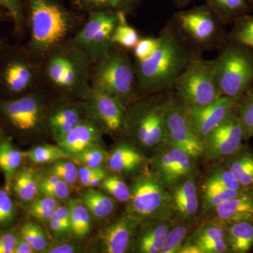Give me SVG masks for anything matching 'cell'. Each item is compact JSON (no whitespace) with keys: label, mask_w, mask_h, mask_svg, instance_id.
Here are the masks:
<instances>
[{"label":"cell","mask_w":253,"mask_h":253,"mask_svg":"<svg viewBox=\"0 0 253 253\" xmlns=\"http://www.w3.org/2000/svg\"><path fill=\"white\" fill-rule=\"evenodd\" d=\"M29 39L25 46L41 63L59 46L71 41L86 14L68 8L63 0H23Z\"/></svg>","instance_id":"1"},{"label":"cell","mask_w":253,"mask_h":253,"mask_svg":"<svg viewBox=\"0 0 253 253\" xmlns=\"http://www.w3.org/2000/svg\"><path fill=\"white\" fill-rule=\"evenodd\" d=\"M158 45L149 57L134 61L138 95L159 94L174 89L176 79L197 54L176 31L172 21L160 32Z\"/></svg>","instance_id":"2"},{"label":"cell","mask_w":253,"mask_h":253,"mask_svg":"<svg viewBox=\"0 0 253 253\" xmlns=\"http://www.w3.org/2000/svg\"><path fill=\"white\" fill-rule=\"evenodd\" d=\"M93 63L71 41L59 46L41 64L43 85L66 96L84 100L91 91Z\"/></svg>","instance_id":"3"},{"label":"cell","mask_w":253,"mask_h":253,"mask_svg":"<svg viewBox=\"0 0 253 253\" xmlns=\"http://www.w3.org/2000/svg\"><path fill=\"white\" fill-rule=\"evenodd\" d=\"M126 51L113 45L93 65L90 79L92 89L111 95L126 107L138 96L134 61Z\"/></svg>","instance_id":"4"},{"label":"cell","mask_w":253,"mask_h":253,"mask_svg":"<svg viewBox=\"0 0 253 253\" xmlns=\"http://www.w3.org/2000/svg\"><path fill=\"white\" fill-rule=\"evenodd\" d=\"M42 85L41 63L25 45L6 42L0 52V99L20 97Z\"/></svg>","instance_id":"5"},{"label":"cell","mask_w":253,"mask_h":253,"mask_svg":"<svg viewBox=\"0 0 253 253\" xmlns=\"http://www.w3.org/2000/svg\"><path fill=\"white\" fill-rule=\"evenodd\" d=\"M213 61L219 94L238 102L253 82V49L228 41Z\"/></svg>","instance_id":"6"},{"label":"cell","mask_w":253,"mask_h":253,"mask_svg":"<svg viewBox=\"0 0 253 253\" xmlns=\"http://www.w3.org/2000/svg\"><path fill=\"white\" fill-rule=\"evenodd\" d=\"M130 199L125 215L139 223L174 217L172 196L169 189L158 180L149 168L136 176L130 186Z\"/></svg>","instance_id":"7"},{"label":"cell","mask_w":253,"mask_h":253,"mask_svg":"<svg viewBox=\"0 0 253 253\" xmlns=\"http://www.w3.org/2000/svg\"><path fill=\"white\" fill-rule=\"evenodd\" d=\"M171 21L184 41L200 54L221 49L226 43L224 23L206 4L177 11Z\"/></svg>","instance_id":"8"},{"label":"cell","mask_w":253,"mask_h":253,"mask_svg":"<svg viewBox=\"0 0 253 253\" xmlns=\"http://www.w3.org/2000/svg\"><path fill=\"white\" fill-rule=\"evenodd\" d=\"M167 96H145L126 106V132L144 149H156L166 141L164 120Z\"/></svg>","instance_id":"9"},{"label":"cell","mask_w":253,"mask_h":253,"mask_svg":"<svg viewBox=\"0 0 253 253\" xmlns=\"http://www.w3.org/2000/svg\"><path fill=\"white\" fill-rule=\"evenodd\" d=\"M173 90L187 108L206 106L220 97L213 60L195 55L176 79Z\"/></svg>","instance_id":"10"},{"label":"cell","mask_w":253,"mask_h":253,"mask_svg":"<svg viewBox=\"0 0 253 253\" xmlns=\"http://www.w3.org/2000/svg\"><path fill=\"white\" fill-rule=\"evenodd\" d=\"M42 86L15 99H0V123L4 129L28 135L46 126L48 106Z\"/></svg>","instance_id":"11"},{"label":"cell","mask_w":253,"mask_h":253,"mask_svg":"<svg viewBox=\"0 0 253 253\" xmlns=\"http://www.w3.org/2000/svg\"><path fill=\"white\" fill-rule=\"evenodd\" d=\"M122 14L124 13H87L83 26L71 40L75 45L87 55L93 64L99 61L113 46V33Z\"/></svg>","instance_id":"12"},{"label":"cell","mask_w":253,"mask_h":253,"mask_svg":"<svg viewBox=\"0 0 253 253\" xmlns=\"http://www.w3.org/2000/svg\"><path fill=\"white\" fill-rule=\"evenodd\" d=\"M164 130L165 143L182 149L196 159L202 157L204 142L193 129L186 106L175 93L167 96Z\"/></svg>","instance_id":"13"},{"label":"cell","mask_w":253,"mask_h":253,"mask_svg":"<svg viewBox=\"0 0 253 253\" xmlns=\"http://www.w3.org/2000/svg\"><path fill=\"white\" fill-rule=\"evenodd\" d=\"M196 160L182 149L163 143L154 149L149 168L158 180L169 190L194 174Z\"/></svg>","instance_id":"14"},{"label":"cell","mask_w":253,"mask_h":253,"mask_svg":"<svg viewBox=\"0 0 253 253\" xmlns=\"http://www.w3.org/2000/svg\"><path fill=\"white\" fill-rule=\"evenodd\" d=\"M84 102L87 117L92 119L102 130L126 132V107L119 100L91 88Z\"/></svg>","instance_id":"15"},{"label":"cell","mask_w":253,"mask_h":253,"mask_svg":"<svg viewBox=\"0 0 253 253\" xmlns=\"http://www.w3.org/2000/svg\"><path fill=\"white\" fill-rule=\"evenodd\" d=\"M243 139L244 131L235 110L204 138L202 156L208 161L226 159L241 149Z\"/></svg>","instance_id":"16"},{"label":"cell","mask_w":253,"mask_h":253,"mask_svg":"<svg viewBox=\"0 0 253 253\" xmlns=\"http://www.w3.org/2000/svg\"><path fill=\"white\" fill-rule=\"evenodd\" d=\"M237 102L221 96L217 100L199 107H186L188 117L196 135L201 140L226 121L236 110Z\"/></svg>","instance_id":"17"},{"label":"cell","mask_w":253,"mask_h":253,"mask_svg":"<svg viewBox=\"0 0 253 253\" xmlns=\"http://www.w3.org/2000/svg\"><path fill=\"white\" fill-rule=\"evenodd\" d=\"M86 117L84 100L80 104L59 101L51 109L48 107L46 126L59 141Z\"/></svg>","instance_id":"18"},{"label":"cell","mask_w":253,"mask_h":253,"mask_svg":"<svg viewBox=\"0 0 253 253\" xmlns=\"http://www.w3.org/2000/svg\"><path fill=\"white\" fill-rule=\"evenodd\" d=\"M140 223L124 215L106 226L99 233L103 252L125 253L130 249Z\"/></svg>","instance_id":"19"},{"label":"cell","mask_w":253,"mask_h":253,"mask_svg":"<svg viewBox=\"0 0 253 253\" xmlns=\"http://www.w3.org/2000/svg\"><path fill=\"white\" fill-rule=\"evenodd\" d=\"M172 212L178 220L194 221L200 207V195L196 175L191 174L169 190Z\"/></svg>","instance_id":"20"},{"label":"cell","mask_w":253,"mask_h":253,"mask_svg":"<svg viewBox=\"0 0 253 253\" xmlns=\"http://www.w3.org/2000/svg\"><path fill=\"white\" fill-rule=\"evenodd\" d=\"M177 219L163 218L141 223L133 241L137 253H160L171 228Z\"/></svg>","instance_id":"21"},{"label":"cell","mask_w":253,"mask_h":253,"mask_svg":"<svg viewBox=\"0 0 253 253\" xmlns=\"http://www.w3.org/2000/svg\"><path fill=\"white\" fill-rule=\"evenodd\" d=\"M186 241L192 243L202 253H227L225 224L221 221L206 219L192 231Z\"/></svg>","instance_id":"22"},{"label":"cell","mask_w":253,"mask_h":253,"mask_svg":"<svg viewBox=\"0 0 253 253\" xmlns=\"http://www.w3.org/2000/svg\"><path fill=\"white\" fill-rule=\"evenodd\" d=\"M102 131L92 119L86 117L63 139L57 141L58 144L68 156H75L87 148L98 146Z\"/></svg>","instance_id":"23"},{"label":"cell","mask_w":253,"mask_h":253,"mask_svg":"<svg viewBox=\"0 0 253 253\" xmlns=\"http://www.w3.org/2000/svg\"><path fill=\"white\" fill-rule=\"evenodd\" d=\"M207 219L228 224L253 221V190H244L210 212Z\"/></svg>","instance_id":"24"},{"label":"cell","mask_w":253,"mask_h":253,"mask_svg":"<svg viewBox=\"0 0 253 253\" xmlns=\"http://www.w3.org/2000/svg\"><path fill=\"white\" fill-rule=\"evenodd\" d=\"M149 162L139 150L129 144L118 145L108 156L110 170L118 174H130L142 171Z\"/></svg>","instance_id":"25"},{"label":"cell","mask_w":253,"mask_h":253,"mask_svg":"<svg viewBox=\"0 0 253 253\" xmlns=\"http://www.w3.org/2000/svg\"><path fill=\"white\" fill-rule=\"evenodd\" d=\"M142 0H71V7L83 14L92 11H111L132 14Z\"/></svg>","instance_id":"26"},{"label":"cell","mask_w":253,"mask_h":253,"mask_svg":"<svg viewBox=\"0 0 253 253\" xmlns=\"http://www.w3.org/2000/svg\"><path fill=\"white\" fill-rule=\"evenodd\" d=\"M24 153L14 146L9 137H4L0 141V172L4 175V189L11 192V184L15 174L21 168Z\"/></svg>","instance_id":"27"},{"label":"cell","mask_w":253,"mask_h":253,"mask_svg":"<svg viewBox=\"0 0 253 253\" xmlns=\"http://www.w3.org/2000/svg\"><path fill=\"white\" fill-rule=\"evenodd\" d=\"M225 224L229 252L246 253L253 247V221H241Z\"/></svg>","instance_id":"28"},{"label":"cell","mask_w":253,"mask_h":253,"mask_svg":"<svg viewBox=\"0 0 253 253\" xmlns=\"http://www.w3.org/2000/svg\"><path fill=\"white\" fill-rule=\"evenodd\" d=\"M225 165L245 190H253V154L240 150L226 158Z\"/></svg>","instance_id":"29"},{"label":"cell","mask_w":253,"mask_h":253,"mask_svg":"<svg viewBox=\"0 0 253 253\" xmlns=\"http://www.w3.org/2000/svg\"><path fill=\"white\" fill-rule=\"evenodd\" d=\"M11 190L18 201L31 202L39 194L38 175L31 168H20L13 179Z\"/></svg>","instance_id":"30"},{"label":"cell","mask_w":253,"mask_h":253,"mask_svg":"<svg viewBox=\"0 0 253 253\" xmlns=\"http://www.w3.org/2000/svg\"><path fill=\"white\" fill-rule=\"evenodd\" d=\"M201 189V209L202 213L206 216L224 201L244 191L228 189L207 179L205 180Z\"/></svg>","instance_id":"31"},{"label":"cell","mask_w":253,"mask_h":253,"mask_svg":"<svg viewBox=\"0 0 253 253\" xmlns=\"http://www.w3.org/2000/svg\"><path fill=\"white\" fill-rule=\"evenodd\" d=\"M206 4L223 23L235 21L249 9L246 0H205Z\"/></svg>","instance_id":"32"},{"label":"cell","mask_w":253,"mask_h":253,"mask_svg":"<svg viewBox=\"0 0 253 253\" xmlns=\"http://www.w3.org/2000/svg\"><path fill=\"white\" fill-rule=\"evenodd\" d=\"M81 201L89 212L99 219L109 216L116 206L111 197L94 189L84 191L81 194Z\"/></svg>","instance_id":"33"},{"label":"cell","mask_w":253,"mask_h":253,"mask_svg":"<svg viewBox=\"0 0 253 253\" xmlns=\"http://www.w3.org/2000/svg\"><path fill=\"white\" fill-rule=\"evenodd\" d=\"M71 229L78 239L84 238L89 234L91 221L89 211L81 201L71 200L69 206Z\"/></svg>","instance_id":"34"},{"label":"cell","mask_w":253,"mask_h":253,"mask_svg":"<svg viewBox=\"0 0 253 253\" xmlns=\"http://www.w3.org/2000/svg\"><path fill=\"white\" fill-rule=\"evenodd\" d=\"M194 221L176 220L168 233L160 253H179L193 231Z\"/></svg>","instance_id":"35"},{"label":"cell","mask_w":253,"mask_h":253,"mask_svg":"<svg viewBox=\"0 0 253 253\" xmlns=\"http://www.w3.org/2000/svg\"><path fill=\"white\" fill-rule=\"evenodd\" d=\"M126 16V14L121 15V21L113 33L112 42L113 45L129 51L134 49L141 37L139 32L128 23Z\"/></svg>","instance_id":"36"},{"label":"cell","mask_w":253,"mask_h":253,"mask_svg":"<svg viewBox=\"0 0 253 253\" xmlns=\"http://www.w3.org/2000/svg\"><path fill=\"white\" fill-rule=\"evenodd\" d=\"M38 184L39 193L57 201L67 199L71 192V185L58 176L49 173L38 177Z\"/></svg>","instance_id":"37"},{"label":"cell","mask_w":253,"mask_h":253,"mask_svg":"<svg viewBox=\"0 0 253 253\" xmlns=\"http://www.w3.org/2000/svg\"><path fill=\"white\" fill-rule=\"evenodd\" d=\"M227 40L253 49V15H244L237 18Z\"/></svg>","instance_id":"38"},{"label":"cell","mask_w":253,"mask_h":253,"mask_svg":"<svg viewBox=\"0 0 253 253\" xmlns=\"http://www.w3.org/2000/svg\"><path fill=\"white\" fill-rule=\"evenodd\" d=\"M237 103L239 104L236 111L244 131V139H249L253 136V92L248 91Z\"/></svg>","instance_id":"39"},{"label":"cell","mask_w":253,"mask_h":253,"mask_svg":"<svg viewBox=\"0 0 253 253\" xmlns=\"http://www.w3.org/2000/svg\"><path fill=\"white\" fill-rule=\"evenodd\" d=\"M18 231L36 252H44L49 246L45 233L35 223L26 221L20 225Z\"/></svg>","instance_id":"40"},{"label":"cell","mask_w":253,"mask_h":253,"mask_svg":"<svg viewBox=\"0 0 253 253\" xmlns=\"http://www.w3.org/2000/svg\"><path fill=\"white\" fill-rule=\"evenodd\" d=\"M25 156L35 164L54 163L69 156L61 147L54 146H39L24 153Z\"/></svg>","instance_id":"41"},{"label":"cell","mask_w":253,"mask_h":253,"mask_svg":"<svg viewBox=\"0 0 253 253\" xmlns=\"http://www.w3.org/2000/svg\"><path fill=\"white\" fill-rule=\"evenodd\" d=\"M101 189L120 202L127 203L130 199V188L117 174H108L100 183Z\"/></svg>","instance_id":"42"},{"label":"cell","mask_w":253,"mask_h":253,"mask_svg":"<svg viewBox=\"0 0 253 253\" xmlns=\"http://www.w3.org/2000/svg\"><path fill=\"white\" fill-rule=\"evenodd\" d=\"M0 6L11 16L16 36L21 37L26 29L23 0H0Z\"/></svg>","instance_id":"43"},{"label":"cell","mask_w":253,"mask_h":253,"mask_svg":"<svg viewBox=\"0 0 253 253\" xmlns=\"http://www.w3.org/2000/svg\"><path fill=\"white\" fill-rule=\"evenodd\" d=\"M58 206L57 200L48 196L36 197L28 205L27 212L32 217L40 220H48Z\"/></svg>","instance_id":"44"},{"label":"cell","mask_w":253,"mask_h":253,"mask_svg":"<svg viewBox=\"0 0 253 253\" xmlns=\"http://www.w3.org/2000/svg\"><path fill=\"white\" fill-rule=\"evenodd\" d=\"M49 174H54L66 181L69 185L76 184L78 179V168L73 161L67 158L55 161L47 169Z\"/></svg>","instance_id":"45"},{"label":"cell","mask_w":253,"mask_h":253,"mask_svg":"<svg viewBox=\"0 0 253 253\" xmlns=\"http://www.w3.org/2000/svg\"><path fill=\"white\" fill-rule=\"evenodd\" d=\"M17 217V208L10 193L0 189V230L12 225Z\"/></svg>","instance_id":"46"},{"label":"cell","mask_w":253,"mask_h":253,"mask_svg":"<svg viewBox=\"0 0 253 253\" xmlns=\"http://www.w3.org/2000/svg\"><path fill=\"white\" fill-rule=\"evenodd\" d=\"M206 179L228 189L245 190L225 164L219 165L213 168Z\"/></svg>","instance_id":"47"},{"label":"cell","mask_w":253,"mask_h":253,"mask_svg":"<svg viewBox=\"0 0 253 253\" xmlns=\"http://www.w3.org/2000/svg\"><path fill=\"white\" fill-rule=\"evenodd\" d=\"M108 174L107 170L101 166L91 168L82 166L78 168V179L81 184L86 187H94L99 185Z\"/></svg>","instance_id":"48"},{"label":"cell","mask_w":253,"mask_h":253,"mask_svg":"<svg viewBox=\"0 0 253 253\" xmlns=\"http://www.w3.org/2000/svg\"><path fill=\"white\" fill-rule=\"evenodd\" d=\"M106 153L99 146H91L75 156L83 166L91 168L101 167L106 160Z\"/></svg>","instance_id":"49"},{"label":"cell","mask_w":253,"mask_h":253,"mask_svg":"<svg viewBox=\"0 0 253 253\" xmlns=\"http://www.w3.org/2000/svg\"><path fill=\"white\" fill-rule=\"evenodd\" d=\"M158 38L146 37L141 38L134 49L131 50L134 55V61H139L149 57L158 45Z\"/></svg>","instance_id":"50"},{"label":"cell","mask_w":253,"mask_h":253,"mask_svg":"<svg viewBox=\"0 0 253 253\" xmlns=\"http://www.w3.org/2000/svg\"><path fill=\"white\" fill-rule=\"evenodd\" d=\"M18 237V231L0 230V253H14Z\"/></svg>","instance_id":"51"},{"label":"cell","mask_w":253,"mask_h":253,"mask_svg":"<svg viewBox=\"0 0 253 253\" xmlns=\"http://www.w3.org/2000/svg\"><path fill=\"white\" fill-rule=\"evenodd\" d=\"M76 251V247L73 244H58L48 246L44 253H73Z\"/></svg>","instance_id":"52"},{"label":"cell","mask_w":253,"mask_h":253,"mask_svg":"<svg viewBox=\"0 0 253 253\" xmlns=\"http://www.w3.org/2000/svg\"><path fill=\"white\" fill-rule=\"evenodd\" d=\"M36 253L35 250L31 245L28 244V241L23 239L22 236L20 235L18 237L17 244L15 248L14 253Z\"/></svg>","instance_id":"53"},{"label":"cell","mask_w":253,"mask_h":253,"mask_svg":"<svg viewBox=\"0 0 253 253\" xmlns=\"http://www.w3.org/2000/svg\"><path fill=\"white\" fill-rule=\"evenodd\" d=\"M179 253H201V250L195 246L192 243L189 242V241H186L183 245L182 247L181 248L180 251Z\"/></svg>","instance_id":"54"},{"label":"cell","mask_w":253,"mask_h":253,"mask_svg":"<svg viewBox=\"0 0 253 253\" xmlns=\"http://www.w3.org/2000/svg\"><path fill=\"white\" fill-rule=\"evenodd\" d=\"M9 20H11L9 13L0 6V23L9 21Z\"/></svg>","instance_id":"55"},{"label":"cell","mask_w":253,"mask_h":253,"mask_svg":"<svg viewBox=\"0 0 253 253\" xmlns=\"http://www.w3.org/2000/svg\"><path fill=\"white\" fill-rule=\"evenodd\" d=\"M172 1L176 7L181 9V8L185 7V6L189 5L190 3L194 1V0H172Z\"/></svg>","instance_id":"56"},{"label":"cell","mask_w":253,"mask_h":253,"mask_svg":"<svg viewBox=\"0 0 253 253\" xmlns=\"http://www.w3.org/2000/svg\"><path fill=\"white\" fill-rule=\"evenodd\" d=\"M4 129L3 127L2 126H1V123H0V141L4 139Z\"/></svg>","instance_id":"57"},{"label":"cell","mask_w":253,"mask_h":253,"mask_svg":"<svg viewBox=\"0 0 253 253\" xmlns=\"http://www.w3.org/2000/svg\"><path fill=\"white\" fill-rule=\"evenodd\" d=\"M6 42H5L2 38L0 37V52H1V49H2L3 46L6 44Z\"/></svg>","instance_id":"58"}]
</instances>
